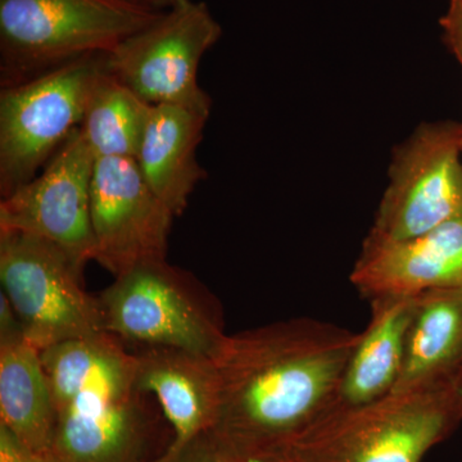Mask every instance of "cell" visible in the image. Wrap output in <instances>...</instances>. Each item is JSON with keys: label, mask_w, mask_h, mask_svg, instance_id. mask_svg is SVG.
<instances>
[{"label": "cell", "mask_w": 462, "mask_h": 462, "mask_svg": "<svg viewBox=\"0 0 462 462\" xmlns=\"http://www.w3.org/2000/svg\"><path fill=\"white\" fill-rule=\"evenodd\" d=\"M358 339L309 318L226 334L211 357L220 380L214 430L243 449L287 445L339 403Z\"/></svg>", "instance_id": "cell-1"}, {"label": "cell", "mask_w": 462, "mask_h": 462, "mask_svg": "<svg viewBox=\"0 0 462 462\" xmlns=\"http://www.w3.org/2000/svg\"><path fill=\"white\" fill-rule=\"evenodd\" d=\"M57 425L53 462H149L151 420L135 385V355L108 333L42 349Z\"/></svg>", "instance_id": "cell-2"}, {"label": "cell", "mask_w": 462, "mask_h": 462, "mask_svg": "<svg viewBox=\"0 0 462 462\" xmlns=\"http://www.w3.org/2000/svg\"><path fill=\"white\" fill-rule=\"evenodd\" d=\"M462 419L458 375L337 404L284 445L294 462H422Z\"/></svg>", "instance_id": "cell-3"}, {"label": "cell", "mask_w": 462, "mask_h": 462, "mask_svg": "<svg viewBox=\"0 0 462 462\" xmlns=\"http://www.w3.org/2000/svg\"><path fill=\"white\" fill-rule=\"evenodd\" d=\"M162 12L125 0H0V87L108 53Z\"/></svg>", "instance_id": "cell-4"}, {"label": "cell", "mask_w": 462, "mask_h": 462, "mask_svg": "<svg viewBox=\"0 0 462 462\" xmlns=\"http://www.w3.org/2000/svg\"><path fill=\"white\" fill-rule=\"evenodd\" d=\"M99 300L106 333L123 342L212 357L226 337L220 307L211 294L166 258L115 276Z\"/></svg>", "instance_id": "cell-5"}, {"label": "cell", "mask_w": 462, "mask_h": 462, "mask_svg": "<svg viewBox=\"0 0 462 462\" xmlns=\"http://www.w3.org/2000/svg\"><path fill=\"white\" fill-rule=\"evenodd\" d=\"M84 266L54 243L0 230L2 293L39 351L106 333L99 297L83 285Z\"/></svg>", "instance_id": "cell-6"}, {"label": "cell", "mask_w": 462, "mask_h": 462, "mask_svg": "<svg viewBox=\"0 0 462 462\" xmlns=\"http://www.w3.org/2000/svg\"><path fill=\"white\" fill-rule=\"evenodd\" d=\"M107 53L89 54L26 83L0 89V197L32 181L83 123Z\"/></svg>", "instance_id": "cell-7"}, {"label": "cell", "mask_w": 462, "mask_h": 462, "mask_svg": "<svg viewBox=\"0 0 462 462\" xmlns=\"http://www.w3.org/2000/svg\"><path fill=\"white\" fill-rule=\"evenodd\" d=\"M221 35L223 27L205 2L175 0L153 23L108 51L106 69L151 106L211 111L199 69Z\"/></svg>", "instance_id": "cell-8"}, {"label": "cell", "mask_w": 462, "mask_h": 462, "mask_svg": "<svg viewBox=\"0 0 462 462\" xmlns=\"http://www.w3.org/2000/svg\"><path fill=\"white\" fill-rule=\"evenodd\" d=\"M461 124H421L398 145L366 239L400 242L462 216Z\"/></svg>", "instance_id": "cell-9"}, {"label": "cell", "mask_w": 462, "mask_h": 462, "mask_svg": "<svg viewBox=\"0 0 462 462\" xmlns=\"http://www.w3.org/2000/svg\"><path fill=\"white\" fill-rule=\"evenodd\" d=\"M173 218L135 158H97L90 188L93 261L118 276L136 264L165 260Z\"/></svg>", "instance_id": "cell-10"}, {"label": "cell", "mask_w": 462, "mask_h": 462, "mask_svg": "<svg viewBox=\"0 0 462 462\" xmlns=\"http://www.w3.org/2000/svg\"><path fill=\"white\" fill-rule=\"evenodd\" d=\"M97 158L80 127L32 181L0 202V230L54 243L83 263L93 261L90 188Z\"/></svg>", "instance_id": "cell-11"}, {"label": "cell", "mask_w": 462, "mask_h": 462, "mask_svg": "<svg viewBox=\"0 0 462 462\" xmlns=\"http://www.w3.org/2000/svg\"><path fill=\"white\" fill-rule=\"evenodd\" d=\"M351 282L370 300L462 289V216L415 238L365 239Z\"/></svg>", "instance_id": "cell-12"}, {"label": "cell", "mask_w": 462, "mask_h": 462, "mask_svg": "<svg viewBox=\"0 0 462 462\" xmlns=\"http://www.w3.org/2000/svg\"><path fill=\"white\" fill-rule=\"evenodd\" d=\"M135 385L157 398L171 425V443L151 462H175L190 442L214 430L220 410V380L208 356L165 346L135 355Z\"/></svg>", "instance_id": "cell-13"}, {"label": "cell", "mask_w": 462, "mask_h": 462, "mask_svg": "<svg viewBox=\"0 0 462 462\" xmlns=\"http://www.w3.org/2000/svg\"><path fill=\"white\" fill-rule=\"evenodd\" d=\"M211 111L180 105L152 106L135 161L158 199L181 216L207 178L197 149Z\"/></svg>", "instance_id": "cell-14"}, {"label": "cell", "mask_w": 462, "mask_h": 462, "mask_svg": "<svg viewBox=\"0 0 462 462\" xmlns=\"http://www.w3.org/2000/svg\"><path fill=\"white\" fill-rule=\"evenodd\" d=\"M372 302V320L360 333L346 366L339 404L356 406L387 396L402 370L407 331L416 296L379 297Z\"/></svg>", "instance_id": "cell-15"}, {"label": "cell", "mask_w": 462, "mask_h": 462, "mask_svg": "<svg viewBox=\"0 0 462 462\" xmlns=\"http://www.w3.org/2000/svg\"><path fill=\"white\" fill-rule=\"evenodd\" d=\"M461 365L462 289H433L419 294L393 391L455 378Z\"/></svg>", "instance_id": "cell-16"}, {"label": "cell", "mask_w": 462, "mask_h": 462, "mask_svg": "<svg viewBox=\"0 0 462 462\" xmlns=\"http://www.w3.org/2000/svg\"><path fill=\"white\" fill-rule=\"evenodd\" d=\"M0 424L33 451L50 456L56 404L41 351L27 339L0 346Z\"/></svg>", "instance_id": "cell-17"}, {"label": "cell", "mask_w": 462, "mask_h": 462, "mask_svg": "<svg viewBox=\"0 0 462 462\" xmlns=\"http://www.w3.org/2000/svg\"><path fill=\"white\" fill-rule=\"evenodd\" d=\"M152 106L103 67L91 85L83 123L94 157L135 158Z\"/></svg>", "instance_id": "cell-18"}, {"label": "cell", "mask_w": 462, "mask_h": 462, "mask_svg": "<svg viewBox=\"0 0 462 462\" xmlns=\"http://www.w3.org/2000/svg\"><path fill=\"white\" fill-rule=\"evenodd\" d=\"M175 462H245L238 447L209 430L182 449Z\"/></svg>", "instance_id": "cell-19"}, {"label": "cell", "mask_w": 462, "mask_h": 462, "mask_svg": "<svg viewBox=\"0 0 462 462\" xmlns=\"http://www.w3.org/2000/svg\"><path fill=\"white\" fill-rule=\"evenodd\" d=\"M0 462H53L50 456L39 454L25 445L5 425L0 424Z\"/></svg>", "instance_id": "cell-20"}, {"label": "cell", "mask_w": 462, "mask_h": 462, "mask_svg": "<svg viewBox=\"0 0 462 462\" xmlns=\"http://www.w3.org/2000/svg\"><path fill=\"white\" fill-rule=\"evenodd\" d=\"M447 47L462 69V0H448L446 14L440 18Z\"/></svg>", "instance_id": "cell-21"}, {"label": "cell", "mask_w": 462, "mask_h": 462, "mask_svg": "<svg viewBox=\"0 0 462 462\" xmlns=\"http://www.w3.org/2000/svg\"><path fill=\"white\" fill-rule=\"evenodd\" d=\"M25 329L5 294H0V346L25 340Z\"/></svg>", "instance_id": "cell-22"}, {"label": "cell", "mask_w": 462, "mask_h": 462, "mask_svg": "<svg viewBox=\"0 0 462 462\" xmlns=\"http://www.w3.org/2000/svg\"><path fill=\"white\" fill-rule=\"evenodd\" d=\"M239 449L245 455V462H294L282 446L270 447V448Z\"/></svg>", "instance_id": "cell-23"}, {"label": "cell", "mask_w": 462, "mask_h": 462, "mask_svg": "<svg viewBox=\"0 0 462 462\" xmlns=\"http://www.w3.org/2000/svg\"><path fill=\"white\" fill-rule=\"evenodd\" d=\"M125 2L143 5V7L157 9V11H165L175 0H125Z\"/></svg>", "instance_id": "cell-24"}, {"label": "cell", "mask_w": 462, "mask_h": 462, "mask_svg": "<svg viewBox=\"0 0 462 462\" xmlns=\"http://www.w3.org/2000/svg\"><path fill=\"white\" fill-rule=\"evenodd\" d=\"M458 385H460V393L462 396V365H461L460 374H458Z\"/></svg>", "instance_id": "cell-25"}, {"label": "cell", "mask_w": 462, "mask_h": 462, "mask_svg": "<svg viewBox=\"0 0 462 462\" xmlns=\"http://www.w3.org/2000/svg\"><path fill=\"white\" fill-rule=\"evenodd\" d=\"M461 132H462V123H461Z\"/></svg>", "instance_id": "cell-26"}]
</instances>
